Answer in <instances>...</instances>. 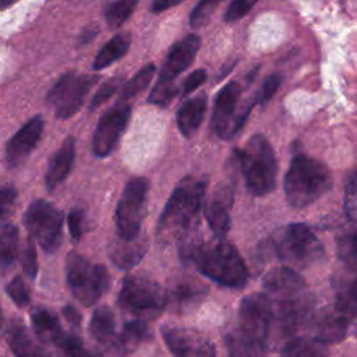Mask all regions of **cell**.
Listing matches in <instances>:
<instances>
[{
	"instance_id": "obj_13",
	"label": "cell",
	"mask_w": 357,
	"mask_h": 357,
	"mask_svg": "<svg viewBox=\"0 0 357 357\" xmlns=\"http://www.w3.org/2000/svg\"><path fill=\"white\" fill-rule=\"evenodd\" d=\"M272 322L269 298L264 293H254L241 300L238 307V335L245 340L265 346Z\"/></svg>"
},
{
	"instance_id": "obj_38",
	"label": "cell",
	"mask_w": 357,
	"mask_h": 357,
	"mask_svg": "<svg viewBox=\"0 0 357 357\" xmlns=\"http://www.w3.org/2000/svg\"><path fill=\"white\" fill-rule=\"evenodd\" d=\"M280 84H282V77H280L279 74H272V75H269V77L264 81V84L261 85L259 91L257 92V95H255V98H254L255 103L265 105V103L275 95V92L279 89Z\"/></svg>"
},
{
	"instance_id": "obj_39",
	"label": "cell",
	"mask_w": 357,
	"mask_h": 357,
	"mask_svg": "<svg viewBox=\"0 0 357 357\" xmlns=\"http://www.w3.org/2000/svg\"><path fill=\"white\" fill-rule=\"evenodd\" d=\"M67 225H68V230H70V234L71 237L78 241L84 231H85V215H84V211L78 206H74L71 208V211L68 212V216H67Z\"/></svg>"
},
{
	"instance_id": "obj_30",
	"label": "cell",
	"mask_w": 357,
	"mask_h": 357,
	"mask_svg": "<svg viewBox=\"0 0 357 357\" xmlns=\"http://www.w3.org/2000/svg\"><path fill=\"white\" fill-rule=\"evenodd\" d=\"M155 66L153 64H146L144 66L130 81H127L124 85L120 88L119 93V102H126L137 95H139L152 81L155 75Z\"/></svg>"
},
{
	"instance_id": "obj_19",
	"label": "cell",
	"mask_w": 357,
	"mask_h": 357,
	"mask_svg": "<svg viewBox=\"0 0 357 357\" xmlns=\"http://www.w3.org/2000/svg\"><path fill=\"white\" fill-rule=\"evenodd\" d=\"M233 205V190L229 184L219 185L208 201L204 215L216 237H223L230 229V208Z\"/></svg>"
},
{
	"instance_id": "obj_34",
	"label": "cell",
	"mask_w": 357,
	"mask_h": 357,
	"mask_svg": "<svg viewBox=\"0 0 357 357\" xmlns=\"http://www.w3.org/2000/svg\"><path fill=\"white\" fill-rule=\"evenodd\" d=\"M123 85V77L121 75H116L110 79H107L106 82H103L100 85V88L96 91V93L93 95V98L91 99L89 103V109L95 110L96 107H99L102 103H105L113 93H116Z\"/></svg>"
},
{
	"instance_id": "obj_27",
	"label": "cell",
	"mask_w": 357,
	"mask_h": 357,
	"mask_svg": "<svg viewBox=\"0 0 357 357\" xmlns=\"http://www.w3.org/2000/svg\"><path fill=\"white\" fill-rule=\"evenodd\" d=\"M131 43V35L130 32H123L114 35L95 56V60L92 63L93 70H102L109 67L110 64L120 60L130 47Z\"/></svg>"
},
{
	"instance_id": "obj_36",
	"label": "cell",
	"mask_w": 357,
	"mask_h": 357,
	"mask_svg": "<svg viewBox=\"0 0 357 357\" xmlns=\"http://www.w3.org/2000/svg\"><path fill=\"white\" fill-rule=\"evenodd\" d=\"M7 293L10 298L20 307H26L31 301V294L26 283L21 276H15L7 284Z\"/></svg>"
},
{
	"instance_id": "obj_1",
	"label": "cell",
	"mask_w": 357,
	"mask_h": 357,
	"mask_svg": "<svg viewBox=\"0 0 357 357\" xmlns=\"http://www.w3.org/2000/svg\"><path fill=\"white\" fill-rule=\"evenodd\" d=\"M265 294L272 308V319L290 333L310 312V297L303 278L289 266H276L264 278Z\"/></svg>"
},
{
	"instance_id": "obj_45",
	"label": "cell",
	"mask_w": 357,
	"mask_h": 357,
	"mask_svg": "<svg viewBox=\"0 0 357 357\" xmlns=\"http://www.w3.org/2000/svg\"><path fill=\"white\" fill-rule=\"evenodd\" d=\"M183 1L184 0H152L151 8H152L153 13H162V11H165L167 8H172V7H174V6H177Z\"/></svg>"
},
{
	"instance_id": "obj_2",
	"label": "cell",
	"mask_w": 357,
	"mask_h": 357,
	"mask_svg": "<svg viewBox=\"0 0 357 357\" xmlns=\"http://www.w3.org/2000/svg\"><path fill=\"white\" fill-rule=\"evenodd\" d=\"M206 178L187 176L173 190L156 226V234L163 243L185 237L198 223Z\"/></svg>"
},
{
	"instance_id": "obj_10",
	"label": "cell",
	"mask_w": 357,
	"mask_h": 357,
	"mask_svg": "<svg viewBox=\"0 0 357 357\" xmlns=\"http://www.w3.org/2000/svg\"><path fill=\"white\" fill-rule=\"evenodd\" d=\"M240 96L241 86L236 81L226 84L216 95L211 123L213 131L223 139L231 138L241 130L255 103L252 99L250 103L238 106Z\"/></svg>"
},
{
	"instance_id": "obj_28",
	"label": "cell",
	"mask_w": 357,
	"mask_h": 357,
	"mask_svg": "<svg viewBox=\"0 0 357 357\" xmlns=\"http://www.w3.org/2000/svg\"><path fill=\"white\" fill-rule=\"evenodd\" d=\"M206 289L199 284L198 282L184 279L176 282L170 289V300L177 308H190L201 301V298L205 296Z\"/></svg>"
},
{
	"instance_id": "obj_18",
	"label": "cell",
	"mask_w": 357,
	"mask_h": 357,
	"mask_svg": "<svg viewBox=\"0 0 357 357\" xmlns=\"http://www.w3.org/2000/svg\"><path fill=\"white\" fill-rule=\"evenodd\" d=\"M43 131V119L35 116L28 120L7 142L6 162L8 167L20 166L35 149Z\"/></svg>"
},
{
	"instance_id": "obj_5",
	"label": "cell",
	"mask_w": 357,
	"mask_h": 357,
	"mask_svg": "<svg viewBox=\"0 0 357 357\" xmlns=\"http://www.w3.org/2000/svg\"><path fill=\"white\" fill-rule=\"evenodd\" d=\"M241 172L248 191L255 197H264L276 187L278 160L269 141L261 135H252L238 152Z\"/></svg>"
},
{
	"instance_id": "obj_9",
	"label": "cell",
	"mask_w": 357,
	"mask_h": 357,
	"mask_svg": "<svg viewBox=\"0 0 357 357\" xmlns=\"http://www.w3.org/2000/svg\"><path fill=\"white\" fill-rule=\"evenodd\" d=\"M354 315L356 284L351 282L336 293L333 305L319 315L314 326V339L322 343L340 342L346 336Z\"/></svg>"
},
{
	"instance_id": "obj_50",
	"label": "cell",
	"mask_w": 357,
	"mask_h": 357,
	"mask_svg": "<svg viewBox=\"0 0 357 357\" xmlns=\"http://www.w3.org/2000/svg\"><path fill=\"white\" fill-rule=\"evenodd\" d=\"M218 1H219V3H220V1H222V0H218Z\"/></svg>"
},
{
	"instance_id": "obj_37",
	"label": "cell",
	"mask_w": 357,
	"mask_h": 357,
	"mask_svg": "<svg viewBox=\"0 0 357 357\" xmlns=\"http://www.w3.org/2000/svg\"><path fill=\"white\" fill-rule=\"evenodd\" d=\"M257 1L258 0H231L229 7L226 8L223 20L226 22H234L240 20L257 4Z\"/></svg>"
},
{
	"instance_id": "obj_40",
	"label": "cell",
	"mask_w": 357,
	"mask_h": 357,
	"mask_svg": "<svg viewBox=\"0 0 357 357\" xmlns=\"http://www.w3.org/2000/svg\"><path fill=\"white\" fill-rule=\"evenodd\" d=\"M339 255L347 265H350V268H354V262H356V234H354V230H351L349 234L343 236L339 240Z\"/></svg>"
},
{
	"instance_id": "obj_49",
	"label": "cell",
	"mask_w": 357,
	"mask_h": 357,
	"mask_svg": "<svg viewBox=\"0 0 357 357\" xmlns=\"http://www.w3.org/2000/svg\"><path fill=\"white\" fill-rule=\"evenodd\" d=\"M3 326H4V317H3V312L0 310V331L3 329Z\"/></svg>"
},
{
	"instance_id": "obj_23",
	"label": "cell",
	"mask_w": 357,
	"mask_h": 357,
	"mask_svg": "<svg viewBox=\"0 0 357 357\" xmlns=\"http://www.w3.org/2000/svg\"><path fill=\"white\" fill-rule=\"evenodd\" d=\"M206 112V98L204 95L185 100L177 110V127L180 132L190 138L199 128Z\"/></svg>"
},
{
	"instance_id": "obj_44",
	"label": "cell",
	"mask_w": 357,
	"mask_h": 357,
	"mask_svg": "<svg viewBox=\"0 0 357 357\" xmlns=\"http://www.w3.org/2000/svg\"><path fill=\"white\" fill-rule=\"evenodd\" d=\"M206 79V73L205 70H195L192 71L183 82V93H190L195 91L198 86H201Z\"/></svg>"
},
{
	"instance_id": "obj_21",
	"label": "cell",
	"mask_w": 357,
	"mask_h": 357,
	"mask_svg": "<svg viewBox=\"0 0 357 357\" xmlns=\"http://www.w3.org/2000/svg\"><path fill=\"white\" fill-rule=\"evenodd\" d=\"M8 344L15 357H50L43 344L20 321H14L8 329Z\"/></svg>"
},
{
	"instance_id": "obj_24",
	"label": "cell",
	"mask_w": 357,
	"mask_h": 357,
	"mask_svg": "<svg viewBox=\"0 0 357 357\" xmlns=\"http://www.w3.org/2000/svg\"><path fill=\"white\" fill-rule=\"evenodd\" d=\"M91 336L106 349L112 350L116 342V319L113 311L107 305L98 307L89 322Z\"/></svg>"
},
{
	"instance_id": "obj_43",
	"label": "cell",
	"mask_w": 357,
	"mask_h": 357,
	"mask_svg": "<svg viewBox=\"0 0 357 357\" xmlns=\"http://www.w3.org/2000/svg\"><path fill=\"white\" fill-rule=\"evenodd\" d=\"M344 215L347 222L351 225L356 219V177L354 174L350 176L347 184H346V192H344Z\"/></svg>"
},
{
	"instance_id": "obj_32",
	"label": "cell",
	"mask_w": 357,
	"mask_h": 357,
	"mask_svg": "<svg viewBox=\"0 0 357 357\" xmlns=\"http://www.w3.org/2000/svg\"><path fill=\"white\" fill-rule=\"evenodd\" d=\"M280 357H326L322 349L312 340L291 339L287 342L280 353Z\"/></svg>"
},
{
	"instance_id": "obj_4",
	"label": "cell",
	"mask_w": 357,
	"mask_h": 357,
	"mask_svg": "<svg viewBox=\"0 0 357 357\" xmlns=\"http://www.w3.org/2000/svg\"><path fill=\"white\" fill-rule=\"evenodd\" d=\"M332 181V174L322 162L303 153L296 155L284 176L286 199L293 208H305L328 192Z\"/></svg>"
},
{
	"instance_id": "obj_31",
	"label": "cell",
	"mask_w": 357,
	"mask_h": 357,
	"mask_svg": "<svg viewBox=\"0 0 357 357\" xmlns=\"http://www.w3.org/2000/svg\"><path fill=\"white\" fill-rule=\"evenodd\" d=\"M138 1L139 0H116L110 3L105 13L109 28H120L126 22V20L132 14Z\"/></svg>"
},
{
	"instance_id": "obj_17",
	"label": "cell",
	"mask_w": 357,
	"mask_h": 357,
	"mask_svg": "<svg viewBox=\"0 0 357 357\" xmlns=\"http://www.w3.org/2000/svg\"><path fill=\"white\" fill-rule=\"evenodd\" d=\"M199 46L201 39L198 35H187L181 40L176 42L167 52L156 84H174L176 77L191 66Z\"/></svg>"
},
{
	"instance_id": "obj_11",
	"label": "cell",
	"mask_w": 357,
	"mask_h": 357,
	"mask_svg": "<svg viewBox=\"0 0 357 357\" xmlns=\"http://www.w3.org/2000/svg\"><path fill=\"white\" fill-rule=\"evenodd\" d=\"M24 223L31 237L47 251L54 252L63 238V213L49 201H33L24 215Z\"/></svg>"
},
{
	"instance_id": "obj_33",
	"label": "cell",
	"mask_w": 357,
	"mask_h": 357,
	"mask_svg": "<svg viewBox=\"0 0 357 357\" xmlns=\"http://www.w3.org/2000/svg\"><path fill=\"white\" fill-rule=\"evenodd\" d=\"M219 6L218 0H199V3L194 7L188 22L191 28H199L208 22L216 7Z\"/></svg>"
},
{
	"instance_id": "obj_16",
	"label": "cell",
	"mask_w": 357,
	"mask_h": 357,
	"mask_svg": "<svg viewBox=\"0 0 357 357\" xmlns=\"http://www.w3.org/2000/svg\"><path fill=\"white\" fill-rule=\"evenodd\" d=\"M160 332L174 357H215L213 343L197 329L166 324Z\"/></svg>"
},
{
	"instance_id": "obj_46",
	"label": "cell",
	"mask_w": 357,
	"mask_h": 357,
	"mask_svg": "<svg viewBox=\"0 0 357 357\" xmlns=\"http://www.w3.org/2000/svg\"><path fill=\"white\" fill-rule=\"evenodd\" d=\"M63 314H64V317L67 318V321H68L71 325H74V326H78V325H79L81 317H79L78 311H77L74 307H71V305L64 307Z\"/></svg>"
},
{
	"instance_id": "obj_6",
	"label": "cell",
	"mask_w": 357,
	"mask_h": 357,
	"mask_svg": "<svg viewBox=\"0 0 357 357\" xmlns=\"http://www.w3.org/2000/svg\"><path fill=\"white\" fill-rule=\"evenodd\" d=\"M278 257L296 268H310L324 259L325 248L318 237L304 225L291 223L273 236Z\"/></svg>"
},
{
	"instance_id": "obj_25",
	"label": "cell",
	"mask_w": 357,
	"mask_h": 357,
	"mask_svg": "<svg viewBox=\"0 0 357 357\" xmlns=\"http://www.w3.org/2000/svg\"><path fill=\"white\" fill-rule=\"evenodd\" d=\"M31 321L36 336L43 342H50L57 346L66 333L59 318L45 307H35L31 311Z\"/></svg>"
},
{
	"instance_id": "obj_29",
	"label": "cell",
	"mask_w": 357,
	"mask_h": 357,
	"mask_svg": "<svg viewBox=\"0 0 357 357\" xmlns=\"http://www.w3.org/2000/svg\"><path fill=\"white\" fill-rule=\"evenodd\" d=\"M18 251V229L11 223L0 225V272L11 268Z\"/></svg>"
},
{
	"instance_id": "obj_48",
	"label": "cell",
	"mask_w": 357,
	"mask_h": 357,
	"mask_svg": "<svg viewBox=\"0 0 357 357\" xmlns=\"http://www.w3.org/2000/svg\"><path fill=\"white\" fill-rule=\"evenodd\" d=\"M15 0H0V10L4 7H8L10 4H13Z\"/></svg>"
},
{
	"instance_id": "obj_20",
	"label": "cell",
	"mask_w": 357,
	"mask_h": 357,
	"mask_svg": "<svg viewBox=\"0 0 357 357\" xmlns=\"http://www.w3.org/2000/svg\"><path fill=\"white\" fill-rule=\"evenodd\" d=\"M75 158V141L73 137H68L64 139L61 146L56 151V153L52 156L45 181L49 191L54 190L61 181L66 180L68 173L71 172V167L74 165Z\"/></svg>"
},
{
	"instance_id": "obj_22",
	"label": "cell",
	"mask_w": 357,
	"mask_h": 357,
	"mask_svg": "<svg viewBox=\"0 0 357 357\" xmlns=\"http://www.w3.org/2000/svg\"><path fill=\"white\" fill-rule=\"evenodd\" d=\"M146 252V238L138 234L134 238H119L112 250L110 259L120 269H130L137 265Z\"/></svg>"
},
{
	"instance_id": "obj_7",
	"label": "cell",
	"mask_w": 357,
	"mask_h": 357,
	"mask_svg": "<svg viewBox=\"0 0 357 357\" xmlns=\"http://www.w3.org/2000/svg\"><path fill=\"white\" fill-rule=\"evenodd\" d=\"M119 304L135 318L151 319L165 310L167 291L148 276L130 275L121 282Z\"/></svg>"
},
{
	"instance_id": "obj_42",
	"label": "cell",
	"mask_w": 357,
	"mask_h": 357,
	"mask_svg": "<svg viewBox=\"0 0 357 357\" xmlns=\"http://www.w3.org/2000/svg\"><path fill=\"white\" fill-rule=\"evenodd\" d=\"M17 190L14 187H3L0 190V223H4L14 208Z\"/></svg>"
},
{
	"instance_id": "obj_3",
	"label": "cell",
	"mask_w": 357,
	"mask_h": 357,
	"mask_svg": "<svg viewBox=\"0 0 357 357\" xmlns=\"http://www.w3.org/2000/svg\"><path fill=\"white\" fill-rule=\"evenodd\" d=\"M183 255L204 276L222 286L240 289L248 280L244 259L237 248L225 240L188 244Z\"/></svg>"
},
{
	"instance_id": "obj_41",
	"label": "cell",
	"mask_w": 357,
	"mask_h": 357,
	"mask_svg": "<svg viewBox=\"0 0 357 357\" xmlns=\"http://www.w3.org/2000/svg\"><path fill=\"white\" fill-rule=\"evenodd\" d=\"M21 265L24 272L33 279L38 272V257H36V250L31 241H28L22 250L21 254Z\"/></svg>"
},
{
	"instance_id": "obj_14",
	"label": "cell",
	"mask_w": 357,
	"mask_h": 357,
	"mask_svg": "<svg viewBox=\"0 0 357 357\" xmlns=\"http://www.w3.org/2000/svg\"><path fill=\"white\" fill-rule=\"evenodd\" d=\"M98 77L67 73L61 75L47 93V103L53 107L56 117L68 119L82 106L91 86Z\"/></svg>"
},
{
	"instance_id": "obj_15",
	"label": "cell",
	"mask_w": 357,
	"mask_h": 357,
	"mask_svg": "<svg viewBox=\"0 0 357 357\" xmlns=\"http://www.w3.org/2000/svg\"><path fill=\"white\" fill-rule=\"evenodd\" d=\"M130 116L131 106L124 102H117V105L102 114L92 137V152L98 158H105L114 149L127 127Z\"/></svg>"
},
{
	"instance_id": "obj_8",
	"label": "cell",
	"mask_w": 357,
	"mask_h": 357,
	"mask_svg": "<svg viewBox=\"0 0 357 357\" xmlns=\"http://www.w3.org/2000/svg\"><path fill=\"white\" fill-rule=\"evenodd\" d=\"M66 279L74 297L84 305H93L109 287V272L103 265L92 264L78 252L66 258Z\"/></svg>"
},
{
	"instance_id": "obj_12",
	"label": "cell",
	"mask_w": 357,
	"mask_h": 357,
	"mask_svg": "<svg viewBox=\"0 0 357 357\" xmlns=\"http://www.w3.org/2000/svg\"><path fill=\"white\" fill-rule=\"evenodd\" d=\"M148 195V180L132 177L126 184L116 208V226L120 238H134L141 231Z\"/></svg>"
},
{
	"instance_id": "obj_47",
	"label": "cell",
	"mask_w": 357,
	"mask_h": 357,
	"mask_svg": "<svg viewBox=\"0 0 357 357\" xmlns=\"http://www.w3.org/2000/svg\"><path fill=\"white\" fill-rule=\"evenodd\" d=\"M70 357H99V356L95 354V353H92V351H89V350H86V349L82 346V347H79L75 353H73Z\"/></svg>"
},
{
	"instance_id": "obj_35",
	"label": "cell",
	"mask_w": 357,
	"mask_h": 357,
	"mask_svg": "<svg viewBox=\"0 0 357 357\" xmlns=\"http://www.w3.org/2000/svg\"><path fill=\"white\" fill-rule=\"evenodd\" d=\"M177 93L178 88L176 84H155L153 89L149 93L148 102L158 106H166L174 99Z\"/></svg>"
},
{
	"instance_id": "obj_26",
	"label": "cell",
	"mask_w": 357,
	"mask_h": 357,
	"mask_svg": "<svg viewBox=\"0 0 357 357\" xmlns=\"http://www.w3.org/2000/svg\"><path fill=\"white\" fill-rule=\"evenodd\" d=\"M149 333L148 325L144 319L135 318L124 324L121 333L116 337L112 351L119 357H123L126 353L132 351Z\"/></svg>"
}]
</instances>
